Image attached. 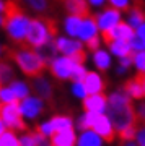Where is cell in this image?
Wrapping results in <instances>:
<instances>
[{"label": "cell", "instance_id": "9a60e30c", "mask_svg": "<svg viewBox=\"0 0 145 146\" xmlns=\"http://www.w3.org/2000/svg\"><path fill=\"white\" fill-rule=\"evenodd\" d=\"M51 146H77V133L73 128L56 131L51 136Z\"/></svg>", "mask_w": 145, "mask_h": 146}, {"label": "cell", "instance_id": "f6af8a7d", "mask_svg": "<svg viewBox=\"0 0 145 146\" xmlns=\"http://www.w3.org/2000/svg\"><path fill=\"white\" fill-rule=\"evenodd\" d=\"M5 130H7V128H5V125H3V122H2V119H0V135H2V133H3Z\"/></svg>", "mask_w": 145, "mask_h": 146}, {"label": "cell", "instance_id": "4316f807", "mask_svg": "<svg viewBox=\"0 0 145 146\" xmlns=\"http://www.w3.org/2000/svg\"><path fill=\"white\" fill-rule=\"evenodd\" d=\"M93 63L96 65L99 72H104V70H108L109 65H111V57H109V54L106 50H101L98 49L96 52L93 54Z\"/></svg>", "mask_w": 145, "mask_h": 146}, {"label": "cell", "instance_id": "ee69618b", "mask_svg": "<svg viewBox=\"0 0 145 146\" xmlns=\"http://www.w3.org/2000/svg\"><path fill=\"white\" fill-rule=\"evenodd\" d=\"M3 11H5V2L0 0V15H3Z\"/></svg>", "mask_w": 145, "mask_h": 146}, {"label": "cell", "instance_id": "6da1fadb", "mask_svg": "<svg viewBox=\"0 0 145 146\" xmlns=\"http://www.w3.org/2000/svg\"><path fill=\"white\" fill-rule=\"evenodd\" d=\"M106 110H108V119L111 120L114 130L117 128V131H121L126 127L137 123V112L134 110L130 98L122 89L113 93L108 98Z\"/></svg>", "mask_w": 145, "mask_h": 146}, {"label": "cell", "instance_id": "8d00e7d4", "mask_svg": "<svg viewBox=\"0 0 145 146\" xmlns=\"http://www.w3.org/2000/svg\"><path fill=\"white\" fill-rule=\"evenodd\" d=\"M72 93H73L75 98H78V99H85V98L88 96V94H87V89H85V86H83L82 81L72 84Z\"/></svg>", "mask_w": 145, "mask_h": 146}, {"label": "cell", "instance_id": "d6a6232c", "mask_svg": "<svg viewBox=\"0 0 145 146\" xmlns=\"http://www.w3.org/2000/svg\"><path fill=\"white\" fill-rule=\"evenodd\" d=\"M129 46H130V50H132L134 54L144 52V50H145V41L142 39V37H139L137 34H135V36L129 41Z\"/></svg>", "mask_w": 145, "mask_h": 146}, {"label": "cell", "instance_id": "7c38bea8", "mask_svg": "<svg viewBox=\"0 0 145 146\" xmlns=\"http://www.w3.org/2000/svg\"><path fill=\"white\" fill-rule=\"evenodd\" d=\"M56 47H57V52H60L64 57H72L75 54L82 52L83 46L82 42L73 39V37H56Z\"/></svg>", "mask_w": 145, "mask_h": 146}, {"label": "cell", "instance_id": "9c48e42d", "mask_svg": "<svg viewBox=\"0 0 145 146\" xmlns=\"http://www.w3.org/2000/svg\"><path fill=\"white\" fill-rule=\"evenodd\" d=\"M134 36H135L134 28H130L124 21H119L113 29L101 33V37H103V41L106 44H109V42H113V41H127L129 42Z\"/></svg>", "mask_w": 145, "mask_h": 146}, {"label": "cell", "instance_id": "7a4b0ae2", "mask_svg": "<svg viewBox=\"0 0 145 146\" xmlns=\"http://www.w3.org/2000/svg\"><path fill=\"white\" fill-rule=\"evenodd\" d=\"M31 18L26 15L16 0H7L3 11V28L15 44H25L26 34L30 29Z\"/></svg>", "mask_w": 145, "mask_h": 146}, {"label": "cell", "instance_id": "ba28073f", "mask_svg": "<svg viewBox=\"0 0 145 146\" xmlns=\"http://www.w3.org/2000/svg\"><path fill=\"white\" fill-rule=\"evenodd\" d=\"M20 106V112L21 117L25 120H34L42 114L44 110V101L39 99L38 96H28L26 99L18 102Z\"/></svg>", "mask_w": 145, "mask_h": 146}, {"label": "cell", "instance_id": "8992f818", "mask_svg": "<svg viewBox=\"0 0 145 146\" xmlns=\"http://www.w3.org/2000/svg\"><path fill=\"white\" fill-rule=\"evenodd\" d=\"M78 63H75L70 57H56L49 63V70H51L52 76L57 80H70L72 73Z\"/></svg>", "mask_w": 145, "mask_h": 146}, {"label": "cell", "instance_id": "816d5d0a", "mask_svg": "<svg viewBox=\"0 0 145 146\" xmlns=\"http://www.w3.org/2000/svg\"><path fill=\"white\" fill-rule=\"evenodd\" d=\"M0 86H2V83H0Z\"/></svg>", "mask_w": 145, "mask_h": 146}, {"label": "cell", "instance_id": "5bb4252c", "mask_svg": "<svg viewBox=\"0 0 145 146\" xmlns=\"http://www.w3.org/2000/svg\"><path fill=\"white\" fill-rule=\"evenodd\" d=\"M95 36H98V25H96L95 16L90 15L82 20V26H80V31H78V39H80V42L82 41L87 42Z\"/></svg>", "mask_w": 145, "mask_h": 146}, {"label": "cell", "instance_id": "836d02e7", "mask_svg": "<svg viewBox=\"0 0 145 146\" xmlns=\"http://www.w3.org/2000/svg\"><path fill=\"white\" fill-rule=\"evenodd\" d=\"M36 131H39L44 138H51L52 135H54V128H52L51 122L49 120H44V122H41L39 125H38Z\"/></svg>", "mask_w": 145, "mask_h": 146}, {"label": "cell", "instance_id": "681fc988", "mask_svg": "<svg viewBox=\"0 0 145 146\" xmlns=\"http://www.w3.org/2000/svg\"><path fill=\"white\" fill-rule=\"evenodd\" d=\"M44 146H51V145H44Z\"/></svg>", "mask_w": 145, "mask_h": 146}, {"label": "cell", "instance_id": "4fadbf2b", "mask_svg": "<svg viewBox=\"0 0 145 146\" xmlns=\"http://www.w3.org/2000/svg\"><path fill=\"white\" fill-rule=\"evenodd\" d=\"M85 89H87V94H101L106 88V83H104L103 76L96 72H88L85 80L82 81Z\"/></svg>", "mask_w": 145, "mask_h": 146}, {"label": "cell", "instance_id": "8fae6325", "mask_svg": "<svg viewBox=\"0 0 145 146\" xmlns=\"http://www.w3.org/2000/svg\"><path fill=\"white\" fill-rule=\"evenodd\" d=\"M108 107V98L101 94H90L83 99V109L85 112H90V114H103Z\"/></svg>", "mask_w": 145, "mask_h": 146}, {"label": "cell", "instance_id": "277c9868", "mask_svg": "<svg viewBox=\"0 0 145 146\" xmlns=\"http://www.w3.org/2000/svg\"><path fill=\"white\" fill-rule=\"evenodd\" d=\"M10 57L13 58L16 67L20 68L26 76H31V78L39 76L46 68V62L39 57V54L34 49H30L26 46H21L15 50H11Z\"/></svg>", "mask_w": 145, "mask_h": 146}, {"label": "cell", "instance_id": "7dc6e473", "mask_svg": "<svg viewBox=\"0 0 145 146\" xmlns=\"http://www.w3.org/2000/svg\"><path fill=\"white\" fill-rule=\"evenodd\" d=\"M0 26H3V15H0Z\"/></svg>", "mask_w": 145, "mask_h": 146}, {"label": "cell", "instance_id": "d590c367", "mask_svg": "<svg viewBox=\"0 0 145 146\" xmlns=\"http://www.w3.org/2000/svg\"><path fill=\"white\" fill-rule=\"evenodd\" d=\"M134 65L137 67L139 73H145V50L134 54Z\"/></svg>", "mask_w": 145, "mask_h": 146}, {"label": "cell", "instance_id": "d4e9b609", "mask_svg": "<svg viewBox=\"0 0 145 146\" xmlns=\"http://www.w3.org/2000/svg\"><path fill=\"white\" fill-rule=\"evenodd\" d=\"M52 128H54V133L56 131H62V130H68V128H73V120L68 117V115H54L52 119H49Z\"/></svg>", "mask_w": 145, "mask_h": 146}, {"label": "cell", "instance_id": "83f0119b", "mask_svg": "<svg viewBox=\"0 0 145 146\" xmlns=\"http://www.w3.org/2000/svg\"><path fill=\"white\" fill-rule=\"evenodd\" d=\"M34 13H46L49 8V0H21Z\"/></svg>", "mask_w": 145, "mask_h": 146}, {"label": "cell", "instance_id": "74e56055", "mask_svg": "<svg viewBox=\"0 0 145 146\" xmlns=\"http://www.w3.org/2000/svg\"><path fill=\"white\" fill-rule=\"evenodd\" d=\"M129 2L130 0H109V3L116 10H129Z\"/></svg>", "mask_w": 145, "mask_h": 146}, {"label": "cell", "instance_id": "d6986e66", "mask_svg": "<svg viewBox=\"0 0 145 146\" xmlns=\"http://www.w3.org/2000/svg\"><path fill=\"white\" fill-rule=\"evenodd\" d=\"M46 140L39 131H25L20 135V146H44Z\"/></svg>", "mask_w": 145, "mask_h": 146}, {"label": "cell", "instance_id": "52a82bcc", "mask_svg": "<svg viewBox=\"0 0 145 146\" xmlns=\"http://www.w3.org/2000/svg\"><path fill=\"white\" fill-rule=\"evenodd\" d=\"M91 130H93L101 140L108 141V143H111V141L116 138V130H114L111 120L108 119V115H104V114H99V115L95 114L93 122H91Z\"/></svg>", "mask_w": 145, "mask_h": 146}, {"label": "cell", "instance_id": "2e32d148", "mask_svg": "<svg viewBox=\"0 0 145 146\" xmlns=\"http://www.w3.org/2000/svg\"><path fill=\"white\" fill-rule=\"evenodd\" d=\"M65 10L68 11V15L80 16V18H87L90 16V8L87 0H64Z\"/></svg>", "mask_w": 145, "mask_h": 146}, {"label": "cell", "instance_id": "30bf717a", "mask_svg": "<svg viewBox=\"0 0 145 146\" xmlns=\"http://www.w3.org/2000/svg\"><path fill=\"white\" fill-rule=\"evenodd\" d=\"M95 20H96L98 29L101 33L109 31V29H113L121 21V11L113 8V7H108V8H104L101 13H98V15L95 16Z\"/></svg>", "mask_w": 145, "mask_h": 146}, {"label": "cell", "instance_id": "f1b7e54d", "mask_svg": "<svg viewBox=\"0 0 145 146\" xmlns=\"http://www.w3.org/2000/svg\"><path fill=\"white\" fill-rule=\"evenodd\" d=\"M0 146H20V136L15 131L5 130L0 135Z\"/></svg>", "mask_w": 145, "mask_h": 146}, {"label": "cell", "instance_id": "1f68e13d", "mask_svg": "<svg viewBox=\"0 0 145 146\" xmlns=\"http://www.w3.org/2000/svg\"><path fill=\"white\" fill-rule=\"evenodd\" d=\"M13 102H18L15 98L13 91L10 89V86H0V104H13Z\"/></svg>", "mask_w": 145, "mask_h": 146}, {"label": "cell", "instance_id": "b9f144b4", "mask_svg": "<svg viewBox=\"0 0 145 146\" xmlns=\"http://www.w3.org/2000/svg\"><path fill=\"white\" fill-rule=\"evenodd\" d=\"M135 34H137L139 37H142V39L145 41V23H142V25L137 28V33H135Z\"/></svg>", "mask_w": 145, "mask_h": 146}, {"label": "cell", "instance_id": "c3c4849f", "mask_svg": "<svg viewBox=\"0 0 145 146\" xmlns=\"http://www.w3.org/2000/svg\"><path fill=\"white\" fill-rule=\"evenodd\" d=\"M2 54H3V47L0 46V57H2Z\"/></svg>", "mask_w": 145, "mask_h": 146}, {"label": "cell", "instance_id": "7bdbcfd3", "mask_svg": "<svg viewBox=\"0 0 145 146\" xmlns=\"http://www.w3.org/2000/svg\"><path fill=\"white\" fill-rule=\"evenodd\" d=\"M88 3H91V5H95V7H99V5L104 3V0H88Z\"/></svg>", "mask_w": 145, "mask_h": 146}, {"label": "cell", "instance_id": "603a6c76", "mask_svg": "<svg viewBox=\"0 0 145 146\" xmlns=\"http://www.w3.org/2000/svg\"><path fill=\"white\" fill-rule=\"evenodd\" d=\"M109 46V50L114 54V55H117L119 58H124V57H129L132 55V50H130V46L127 41H113L108 44Z\"/></svg>", "mask_w": 145, "mask_h": 146}, {"label": "cell", "instance_id": "484cf974", "mask_svg": "<svg viewBox=\"0 0 145 146\" xmlns=\"http://www.w3.org/2000/svg\"><path fill=\"white\" fill-rule=\"evenodd\" d=\"M82 20L83 18L73 16V15H68L65 18L64 28H65V33L68 34V37H78V31H80V26H82Z\"/></svg>", "mask_w": 145, "mask_h": 146}, {"label": "cell", "instance_id": "f546056e", "mask_svg": "<svg viewBox=\"0 0 145 146\" xmlns=\"http://www.w3.org/2000/svg\"><path fill=\"white\" fill-rule=\"evenodd\" d=\"M140 125L139 123H134V125H129L126 127L124 130L119 131V138L122 143H126V141H134V138L137 136V131H139Z\"/></svg>", "mask_w": 145, "mask_h": 146}, {"label": "cell", "instance_id": "3957f363", "mask_svg": "<svg viewBox=\"0 0 145 146\" xmlns=\"http://www.w3.org/2000/svg\"><path fill=\"white\" fill-rule=\"evenodd\" d=\"M56 34L57 26L54 20H51V18H33L23 46L36 50L44 44H47L49 41L56 39Z\"/></svg>", "mask_w": 145, "mask_h": 146}, {"label": "cell", "instance_id": "f907efd6", "mask_svg": "<svg viewBox=\"0 0 145 146\" xmlns=\"http://www.w3.org/2000/svg\"><path fill=\"white\" fill-rule=\"evenodd\" d=\"M0 107H2V104H0Z\"/></svg>", "mask_w": 145, "mask_h": 146}, {"label": "cell", "instance_id": "5b68a950", "mask_svg": "<svg viewBox=\"0 0 145 146\" xmlns=\"http://www.w3.org/2000/svg\"><path fill=\"white\" fill-rule=\"evenodd\" d=\"M0 119L3 122L7 130L11 131H26V120L21 117L18 102L13 104H3L0 107Z\"/></svg>", "mask_w": 145, "mask_h": 146}, {"label": "cell", "instance_id": "ab89813d", "mask_svg": "<svg viewBox=\"0 0 145 146\" xmlns=\"http://www.w3.org/2000/svg\"><path fill=\"white\" fill-rule=\"evenodd\" d=\"M137 123L140 127H145V102L139 106V112H137Z\"/></svg>", "mask_w": 145, "mask_h": 146}, {"label": "cell", "instance_id": "e575fe53", "mask_svg": "<svg viewBox=\"0 0 145 146\" xmlns=\"http://www.w3.org/2000/svg\"><path fill=\"white\" fill-rule=\"evenodd\" d=\"M87 68H85V65H77L75 67V70H73V73H72V81L73 83H80V81H83L85 80V76H87Z\"/></svg>", "mask_w": 145, "mask_h": 146}, {"label": "cell", "instance_id": "cb8c5ba5", "mask_svg": "<svg viewBox=\"0 0 145 146\" xmlns=\"http://www.w3.org/2000/svg\"><path fill=\"white\" fill-rule=\"evenodd\" d=\"M36 52L39 54V57L44 60V62H49L51 63L54 58L57 57V47H56V39H52V41H49L47 44H44L42 47H39V49H36Z\"/></svg>", "mask_w": 145, "mask_h": 146}, {"label": "cell", "instance_id": "7402d4cb", "mask_svg": "<svg viewBox=\"0 0 145 146\" xmlns=\"http://www.w3.org/2000/svg\"><path fill=\"white\" fill-rule=\"evenodd\" d=\"M8 86H10V89L13 91V94H15V98H16L18 102L26 99V98L30 96V86H28V83L23 81V80H13Z\"/></svg>", "mask_w": 145, "mask_h": 146}, {"label": "cell", "instance_id": "e0dca14e", "mask_svg": "<svg viewBox=\"0 0 145 146\" xmlns=\"http://www.w3.org/2000/svg\"><path fill=\"white\" fill-rule=\"evenodd\" d=\"M122 91L129 98H132V99H144L145 98V89H144V84H142V81L139 78V75H135L132 80L126 81Z\"/></svg>", "mask_w": 145, "mask_h": 146}, {"label": "cell", "instance_id": "4dcf8cb0", "mask_svg": "<svg viewBox=\"0 0 145 146\" xmlns=\"http://www.w3.org/2000/svg\"><path fill=\"white\" fill-rule=\"evenodd\" d=\"M13 81V68L7 62H0V83H11Z\"/></svg>", "mask_w": 145, "mask_h": 146}, {"label": "cell", "instance_id": "60d3db41", "mask_svg": "<svg viewBox=\"0 0 145 146\" xmlns=\"http://www.w3.org/2000/svg\"><path fill=\"white\" fill-rule=\"evenodd\" d=\"M135 138H137V141L140 143V146H145V127H140Z\"/></svg>", "mask_w": 145, "mask_h": 146}, {"label": "cell", "instance_id": "ac0fdd59", "mask_svg": "<svg viewBox=\"0 0 145 146\" xmlns=\"http://www.w3.org/2000/svg\"><path fill=\"white\" fill-rule=\"evenodd\" d=\"M33 89L39 99H51L52 98V86L49 83V80H46L42 75L33 78Z\"/></svg>", "mask_w": 145, "mask_h": 146}, {"label": "cell", "instance_id": "f35d334b", "mask_svg": "<svg viewBox=\"0 0 145 146\" xmlns=\"http://www.w3.org/2000/svg\"><path fill=\"white\" fill-rule=\"evenodd\" d=\"M99 44H101V39H99L98 36H95V37H91L90 41H87V47H88L90 50H93V52H96L99 49Z\"/></svg>", "mask_w": 145, "mask_h": 146}, {"label": "cell", "instance_id": "bcb514c9", "mask_svg": "<svg viewBox=\"0 0 145 146\" xmlns=\"http://www.w3.org/2000/svg\"><path fill=\"white\" fill-rule=\"evenodd\" d=\"M122 146H135L134 141H126V143H122Z\"/></svg>", "mask_w": 145, "mask_h": 146}, {"label": "cell", "instance_id": "44dd1931", "mask_svg": "<svg viewBox=\"0 0 145 146\" xmlns=\"http://www.w3.org/2000/svg\"><path fill=\"white\" fill-rule=\"evenodd\" d=\"M129 16H127V25H129L130 28H137L142 25V23H145V11H144V8L140 5H134L132 8H129Z\"/></svg>", "mask_w": 145, "mask_h": 146}, {"label": "cell", "instance_id": "ffe728a7", "mask_svg": "<svg viewBox=\"0 0 145 146\" xmlns=\"http://www.w3.org/2000/svg\"><path fill=\"white\" fill-rule=\"evenodd\" d=\"M77 146H103V140L93 130H85L77 138Z\"/></svg>", "mask_w": 145, "mask_h": 146}]
</instances>
